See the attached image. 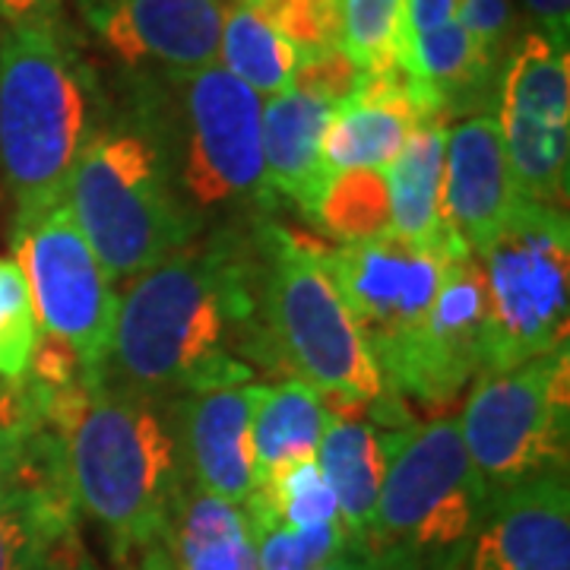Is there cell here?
<instances>
[{"instance_id":"obj_22","label":"cell","mask_w":570,"mask_h":570,"mask_svg":"<svg viewBox=\"0 0 570 570\" xmlns=\"http://www.w3.org/2000/svg\"><path fill=\"white\" fill-rule=\"evenodd\" d=\"M444 146L448 124L419 121L409 134L403 153L384 171L390 194L393 232L412 245L444 254L448 261L466 257L444 225Z\"/></svg>"},{"instance_id":"obj_27","label":"cell","mask_w":570,"mask_h":570,"mask_svg":"<svg viewBox=\"0 0 570 570\" xmlns=\"http://www.w3.org/2000/svg\"><path fill=\"white\" fill-rule=\"evenodd\" d=\"M311 223L333 235L340 245L371 242L393 232L384 171L355 168L330 178L311 213Z\"/></svg>"},{"instance_id":"obj_5","label":"cell","mask_w":570,"mask_h":570,"mask_svg":"<svg viewBox=\"0 0 570 570\" xmlns=\"http://www.w3.org/2000/svg\"><path fill=\"white\" fill-rule=\"evenodd\" d=\"M489 504L460 422L387 431V472L362 551L377 570H463Z\"/></svg>"},{"instance_id":"obj_18","label":"cell","mask_w":570,"mask_h":570,"mask_svg":"<svg viewBox=\"0 0 570 570\" xmlns=\"http://www.w3.org/2000/svg\"><path fill=\"white\" fill-rule=\"evenodd\" d=\"M501 58L489 55L456 20L409 39L400 51V70L419 121H441L489 115L498 102Z\"/></svg>"},{"instance_id":"obj_3","label":"cell","mask_w":570,"mask_h":570,"mask_svg":"<svg viewBox=\"0 0 570 570\" xmlns=\"http://www.w3.org/2000/svg\"><path fill=\"white\" fill-rule=\"evenodd\" d=\"M92 102L96 77L63 22L0 29V181L13 223L63 204L96 130Z\"/></svg>"},{"instance_id":"obj_9","label":"cell","mask_w":570,"mask_h":570,"mask_svg":"<svg viewBox=\"0 0 570 570\" xmlns=\"http://www.w3.org/2000/svg\"><path fill=\"white\" fill-rule=\"evenodd\" d=\"M568 348L501 374H482L472 384L460 434L489 498L535 475L568 469Z\"/></svg>"},{"instance_id":"obj_1","label":"cell","mask_w":570,"mask_h":570,"mask_svg":"<svg viewBox=\"0 0 570 570\" xmlns=\"http://www.w3.org/2000/svg\"><path fill=\"white\" fill-rule=\"evenodd\" d=\"M266 367L257 228L194 238L118 298L105 381L178 396L250 384Z\"/></svg>"},{"instance_id":"obj_25","label":"cell","mask_w":570,"mask_h":570,"mask_svg":"<svg viewBox=\"0 0 570 570\" xmlns=\"http://www.w3.org/2000/svg\"><path fill=\"white\" fill-rule=\"evenodd\" d=\"M163 549L168 570H257L247 510L197 489L184 491Z\"/></svg>"},{"instance_id":"obj_29","label":"cell","mask_w":570,"mask_h":570,"mask_svg":"<svg viewBox=\"0 0 570 570\" xmlns=\"http://www.w3.org/2000/svg\"><path fill=\"white\" fill-rule=\"evenodd\" d=\"M340 48L362 73L400 67L406 36V0H340Z\"/></svg>"},{"instance_id":"obj_35","label":"cell","mask_w":570,"mask_h":570,"mask_svg":"<svg viewBox=\"0 0 570 570\" xmlns=\"http://www.w3.org/2000/svg\"><path fill=\"white\" fill-rule=\"evenodd\" d=\"M358 80H362V70L348 61L343 48H333V51L314 55V58H302L292 86L307 89V92H314V96H324L330 102L340 105L348 92L355 89V82Z\"/></svg>"},{"instance_id":"obj_41","label":"cell","mask_w":570,"mask_h":570,"mask_svg":"<svg viewBox=\"0 0 570 570\" xmlns=\"http://www.w3.org/2000/svg\"><path fill=\"white\" fill-rule=\"evenodd\" d=\"M45 570H99L92 564V558H86V554H70V558H63V561H51Z\"/></svg>"},{"instance_id":"obj_8","label":"cell","mask_w":570,"mask_h":570,"mask_svg":"<svg viewBox=\"0 0 570 570\" xmlns=\"http://www.w3.org/2000/svg\"><path fill=\"white\" fill-rule=\"evenodd\" d=\"M181 99V124L165 153L175 190L190 219L204 228L209 213L273 209L264 175V99L219 63L168 77Z\"/></svg>"},{"instance_id":"obj_16","label":"cell","mask_w":570,"mask_h":570,"mask_svg":"<svg viewBox=\"0 0 570 570\" xmlns=\"http://www.w3.org/2000/svg\"><path fill=\"white\" fill-rule=\"evenodd\" d=\"M257 384L184 393L175 403V428L187 485L245 508L257 489L250 412Z\"/></svg>"},{"instance_id":"obj_38","label":"cell","mask_w":570,"mask_h":570,"mask_svg":"<svg viewBox=\"0 0 570 570\" xmlns=\"http://www.w3.org/2000/svg\"><path fill=\"white\" fill-rule=\"evenodd\" d=\"M453 7L456 0H406V36L403 45L422 32L438 29L441 22L453 20Z\"/></svg>"},{"instance_id":"obj_42","label":"cell","mask_w":570,"mask_h":570,"mask_svg":"<svg viewBox=\"0 0 570 570\" xmlns=\"http://www.w3.org/2000/svg\"><path fill=\"white\" fill-rule=\"evenodd\" d=\"M235 3H242V0H235Z\"/></svg>"},{"instance_id":"obj_20","label":"cell","mask_w":570,"mask_h":570,"mask_svg":"<svg viewBox=\"0 0 570 570\" xmlns=\"http://www.w3.org/2000/svg\"><path fill=\"white\" fill-rule=\"evenodd\" d=\"M415 124L419 115L400 67L384 73H362V80L336 105L326 124L321 146L324 184L355 168L387 171L403 153Z\"/></svg>"},{"instance_id":"obj_37","label":"cell","mask_w":570,"mask_h":570,"mask_svg":"<svg viewBox=\"0 0 570 570\" xmlns=\"http://www.w3.org/2000/svg\"><path fill=\"white\" fill-rule=\"evenodd\" d=\"M527 10H530L535 22H539V32L558 45V48H568L570 39V0H523Z\"/></svg>"},{"instance_id":"obj_6","label":"cell","mask_w":570,"mask_h":570,"mask_svg":"<svg viewBox=\"0 0 570 570\" xmlns=\"http://www.w3.org/2000/svg\"><path fill=\"white\" fill-rule=\"evenodd\" d=\"M63 204L111 283H130L200 235L149 124L96 127Z\"/></svg>"},{"instance_id":"obj_28","label":"cell","mask_w":570,"mask_h":570,"mask_svg":"<svg viewBox=\"0 0 570 570\" xmlns=\"http://www.w3.org/2000/svg\"><path fill=\"white\" fill-rule=\"evenodd\" d=\"M247 517H264L276 520L295 530H314V527H330L340 523V510L333 489L317 466V456L295 463L276 479L257 485L254 494L247 498Z\"/></svg>"},{"instance_id":"obj_15","label":"cell","mask_w":570,"mask_h":570,"mask_svg":"<svg viewBox=\"0 0 570 570\" xmlns=\"http://www.w3.org/2000/svg\"><path fill=\"white\" fill-rule=\"evenodd\" d=\"M463 570H570L568 469L491 494Z\"/></svg>"},{"instance_id":"obj_34","label":"cell","mask_w":570,"mask_h":570,"mask_svg":"<svg viewBox=\"0 0 570 570\" xmlns=\"http://www.w3.org/2000/svg\"><path fill=\"white\" fill-rule=\"evenodd\" d=\"M453 20L466 29L472 39L479 41L489 55L501 58L510 51V36H513V3L510 0H456Z\"/></svg>"},{"instance_id":"obj_2","label":"cell","mask_w":570,"mask_h":570,"mask_svg":"<svg viewBox=\"0 0 570 570\" xmlns=\"http://www.w3.org/2000/svg\"><path fill=\"white\" fill-rule=\"evenodd\" d=\"M163 400L99 381L36 403L61 441L77 508L102 527L118 561L163 542L190 489L175 406Z\"/></svg>"},{"instance_id":"obj_17","label":"cell","mask_w":570,"mask_h":570,"mask_svg":"<svg viewBox=\"0 0 570 570\" xmlns=\"http://www.w3.org/2000/svg\"><path fill=\"white\" fill-rule=\"evenodd\" d=\"M520 200L494 115H469L448 127L444 225L453 242L479 257L498 238Z\"/></svg>"},{"instance_id":"obj_33","label":"cell","mask_w":570,"mask_h":570,"mask_svg":"<svg viewBox=\"0 0 570 570\" xmlns=\"http://www.w3.org/2000/svg\"><path fill=\"white\" fill-rule=\"evenodd\" d=\"M45 422L22 381H0V494L22 482L39 450Z\"/></svg>"},{"instance_id":"obj_7","label":"cell","mask_w":570,"mask_h":570,"mask_svg":"<svg viewBox=\"0 0 570 570\" xmlns=\"http://www.w3.org/2000/svg\"><path fill=\"white\" fill-rule=\"evenodd\" d=\"M485 276V343L479 374H501L568 348L570 225L564 209L517 200L479 257Z\"/></svg>"},{"instance_id":"obj_26","label":"cell","mask_w":570,"mask_h":570,"mask_svg":"<svg viewBox=\"0 0 570 570\" xmlns=\"http://www.w3.org/2000/svg\"><path fill=\"white\" fill-rule=\"evenodd\" d=\"M219 61L257 96H279L292 89L302 55L250 3H235L223 17Z\"/></svg>"},{"instance_id":"obj_23","label":"cell","mask_w":570,"mask_h":570,"mask_svg":"<svg viewBox=\"0 0 570 570\" xmlns=\"http://www.w3.org/2000/svg\"><path fill=\"white\" fill-rule=\"evenodd\" d=\"M317 466L336 498L348 551H362L387 472V431L333 412L317 448Z\"/></svg>"},{"instance_id":"obj_30","label":"cell","mask_w":570,"mask_h":570,"mask_svg":"<svg viewBox=\"0 0 570 570\" xmlns=\"http://www.w3.org/2000/svg\"><path fill=\"white\" fill-rule=\"evenodd\" d=\"M257 546V570H317L330 558L348 551L343 523L295 530L276 520L247 517Z\"/></svg>"},{"instance_id":"obj_31","label":"cell","mask_w":570,"mask_h":570,"mask_svg":"<svg viewBox=\"0 0 570 570\" xmlns=\"http://www.w3.org/2000/svg\"><path fill=\"white\" fill-rule=\"evenodd\" d=\"M39 340L29 285L17 261L0 257V381H22Z\"/></svg>"},{"instance_id":"obj_36","label":"cell","mask_w":570,"mask_h":570,"mask_svg":"<svg viewBox=\"0 0 570 570\" xmlns=\"http://www.w3.org/2000/svg\"><path fill=\"white\" fill-rule=\"evenodd\" d=\"M63 0H0V20L7 26H58Z\"/></svg>"},{"instance_id":"obj_11","label":"cell","mask_w":570,"mask_h":570,"mask_svg":"<svg viewBox=\"0 0 570 570\" xmlns=\"http://www.w3.org/2000/svg\"><path fill=\"white\" fill-rule=\"evenodd\" d=\"M13 250L41 333L73 348L92 377H105L118 295L67 204L13 223Z\"/></svg>"},{"instance_id":"obj_10","label":"cell","mask_w":570,"mask_h":570,"mask_svg":"<svg viewBox=\"0 0 570 570\" xmlns=\"http://www.w3.org/2000/svg\"><path fill=\"white\" fill-rule=\"evenodd\" d=\"M330 276L387 390L400 384L441 288L448 257L387 232L326 247Z\"/></svg>"},{"instance_id":"obj_39","label":"cell","mask_w":570,"mask_h":570,"mask_svg":"<svg viewBox=\"0 0 570 570\" xmlns=\"http://www.w3.org/2000/svg\"><path fill=\"white\" fill-rule=\"evenodd\" d=\"M317 570H377V568L367 561L365 554H358V551H343V554L330 558V561L321 564Z\"/></svg>"},{"instance_id":"obj_32","label":"cell","mask_w":570,"mask_h":570,"mask_svg":"<svg viewBox=\"0 0 570 570\" xmlns=\"http://www.w3.org/2000/svg\"><path fill=\"white\" fill-rule=\"evenodd\" d=\"M250 3L302 58L340 48V0H242Z\"/></svg>"},{"instance_id":"obj_21","label":"cell","mask_w":570,"mask_h":570,"mask_svg":"<svg viewBox=\"0 0 570 570\" xmlns=\"http://www.w3.org/2000/svg\"><path fill=\"white\" fill-rule=\"evenodd\" d=\"M333 111L336 102L298 86L269 96V102L264 105L266 190L273 194V200H292L307 219L324 190L321 146Z\"/></svg>"},{"instance_id":"obj_12","label":"cell","mask_w":570,"mask_h":570,"mask_svg":"<svg viewBox=\"0 0 570 570\" xmlns=\"http://www.w3.org/2000/svg\"><path fill=\"white\" fill-rule=\"evenodd\" d=\"M498 130L523 200L568 209L570 61L542 32L510 45L498 80Z\"/></svg>"},{"instance_id":"obj_40","label":"cell","mask_w":570,"mask_h":570,"mask_svg":"<svg viewBox=\"0 0 570 570\" xmlns=\"http://www.w3.org/2000/svg\"><path fill=\"white\" fill-rule=\"evenodd\" d=\"M140 570H168V558H165L163 542H156V546L142 549Z\"/></svg>"},{"instance_id":"obj_13","label":"cell","mask_w":570,"mask_h":570,"mask_svg":"<svg viewBox=\"0 0 570 570\" xmlns=\"http://www.w3.org/2000/svg\"><path fill=\"white\" fill-rule=\"evenodd\" d=\"M80 10L124 67L184 77L219 63L223 0H80Z\"/></svg>"},{"instance_id":"obj_4","label":"cell","mask_w":570,"mask_h":570,"mask_svg":"<svg viewBox=\"0 0 570 570\" xmlns=\"http://www.w3.org/2000/svg\"><path fill=\"white\" fill-rule=\"evenodd\" d=\"M257 242L266 371L305 381L336 415L384 400L390 390L330 276L324 242L269 223H257Z\"/></svg>"},{"instance_id":"obj_24","label":"cell","mask_w":570,"mask_h":570,"mask_svg":"<svg viewBox=\"0 0 570 570\" xmlns=\"http://www.w3.org/2000/svg\"><path fill=\"white\" fill-rule=\"evenodd\" d=\"M324 396L305 381L257 384V400L250 412V448L257 485L276 479L295 463L317 456L324 428L330 425Z\"/></svg>"},{"instance_id":"obj_19","label":"cell","mask_w":570,"mask_h":570,"mask_svg":"<svg viewBox=\"0 0 570 570\" xmlns=\"http://www.w3.org/2000/svg\"><path fill=\"white\" fill-rule=\"evenodd\" d=\"M77 501L58 434L45 428L32 466L0 494V570H45L73 542Z\"/></svg>"},{"instance_id":"obj_14","label":"cell","mask_w":570,"mask_h":570,"mask_svg":"<svg viewBox=\"0 0 570 570\" xmlns=\"http://www.w3.org/2000/svg\"><path fill=\"white\" fill-rule=\"evenodd\" d=\"M485 343V276L479 261L453 257L444 266L441 288L428 311L425 330L419 336L415 355L409 362L393 396H406L419 406L441 409L456 400V393L482 367Z\"/></svg>"}]
</instances>
